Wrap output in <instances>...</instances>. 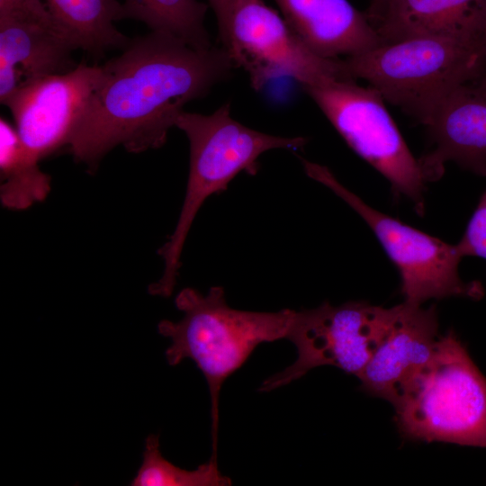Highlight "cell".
<instances>
[{"instance_id": "obj_1", "label": "cell", "mask_w": 486, "mask_h": 486, "mask_svg": "<svg viewBox=\"0 0 486 486\" xmlns=\"http://www.w3.org/2000/svg\"><path fill=\"white\" fill-rule=\"evenodd\" d=\"M102 67L67 145L89 172L119 145L130 153L161 148L185 104L204 97L235 66L223 47L196 49L151 31Z\"/></svg>"}, {"instance_id": "obj_2", "label": "cell", "mask_w": 486, "mask_h": 486, "mask_svg": "<svg viewBox=\"0 0 486 486\" xmlns=\"http://www.w3.org/2000/svg\"><path fill=\"white\" fill-rule=\"evenodd\" d=\"M184 313L178 321L161 320L158 331L171 340L166 349L174 366L192 359L204 375L211 394L212 454L216 460L219 398L225 380L240 368L264 342L286 338L295 310L274 312L241 310L230 307L220 286L207 294L194 288L181 290L175 300Z\"/></svg>"}, {"instance_id": "obj_3", "label": "cell", "mask_w": 486, "mask_h": 486, "mask_svg": "<svg viewBox=\"0 0 486 486\" xmlns=\"http://www.w3.org/2000/svg\"><path fill=\"white\" fill-rule=\"evenodd\" d=\"M175 127L184 131L189 141V176L176 226L158 250L164 261L163 274L148 286L150 294L162 297L174 292L182 251L203 202L211 195L225 191L240 172L255 175L263 153L277 148L296 149L307 142L302 137L275 136L247 127L232 118L229 103L211 114L183 111Z\"/></svg>"}, {"instance_id": "obj_4", "label": "cell", "mask_w": 486, "mask_h": 486, "mask_svg": "<svg viewBox=\"0 0 486 486\" xmlns=\"http://www.w3.org/2000/svg\"><path fill=\"white\" fill-rule=\"evenodd\" d=\"M343 59L352 79L368 82L384 101L424 125L456 86L486 76L484 42L448 37L382 43Z\"/></svg>"}, {"instance_id": "obj_5", "label": "cell", "mask_w": 486, "mask_h": 486, "mask_svg": "<svg viewBox=\"0 0 486 486\" xmlns=\"http://www.w3.org/2000/svg\"><path fill=\"white\" fill-rule=\"evenodd\" d=\"M393 407L407 439L486 447V377L452 330Z\"/></svg>"}, {"instance_id": "obj_6", "label": "cell", "mask_w": 486, "mask_h": 486, "mask_svg": "<svg viewBox=\"0 0 486 486\" xmlns=\"http://www.w3.org/2000/svg\"><path fill=\"white\" fill-rule=\"evenodd\" d=\"M346 144L389 182L396 195L411 200L423 214L426 179L374 88L354 80H336L303 88Z\"/></svg>"}, {"instance_id": "obj_7", "label": "cell", "mask_w": 486, "mask_h": 486, "mask_svg": "<svg viewBox=\"0 0 486 486\" xmlns=\"http://www.w3.org/2000/svg\"><path fill=\"white\" fill-rule=\"evenodd\" d=\"M307 176L329 188L368 224L399 270L405 302L422 305L430 299L484 294L478 281L461 279L458 266L464 257L457 244H448L384 214L344 186L326 166L302 159Z\"/></svg>"}, {"instance_id": "obj_8", "label": "cell", "mask_w": 486, "mask_h": 486, "mask_svg": "<svg viewBox=\"0 0 486 486\" xmlns=\"http://www.w3.org/2000/svg\"><path fill=\"white\" fill-rule=\"evenodd\" d=\"M393 314L366 302L334 306L328 302L295 310L286 339L294 344L297 358L287 368L266 379L259 392H270L302 378L313 368L331 365L361 374L382 340Z\"/></svg>"}, {"instance_id": "obj_9", "label": "cell", "mask_w": 486, "mask_h": 486, "mask_svg": "<svg viewBox=\"0 0 486 486\" xmlns=\"http://www.w3.org/2000/svg\"><path fill=\"white\" fill-rule=\"evenodd\" d=\"M235 67L248 75L258 91L270 80L289 76L302 88L336 80H354L343 58L317 55L285 19L262 0H235L226 43ZM356 81V80H354Z\"/></svg>"}, {"instance_id": "obj_10", "label": "cell", "mask_w": 486, "mask_h": 486, "mask_svg": "<svg viewBox=\"0 0 486 486\" xmlns=\"http://www.w3.org/2000/svg\"><path fill=\"white\" fill-rule=\"evenodd\" d=\"M102 76V66L81 62L67 73L26 81L11 94L4 105L35 159L68 145Z\"/></svg>"}, {"instance_id": "obj_11", "label": "cell", "mask_w": 486, "mask_h": 486, "mask_svg": "<svg viewBox=\"0 0 486 486\" xmlns=\"http://www.w3.org/2000/svg\"><path fill=\"white\" fill-rule=\"evenodd\" d=\"M440 337L434 305L423 308L404 302L393 306L382 340L357 376L361 389L394 406L431 360Z\"/></svg>"}, {"instance_id": "obj_12", "label": "cell", "mask_w": 486, "mask_h": 486, "mask_svg": "<svg viewBox=\"0 0 486 486\" xmlns=\"http://www.w3.org/2000/svg\"><path fill=\"white\" fill-rule=\"evenodd\" d=\"M425 126L433 143L418 158L427 182L439 179L449 161L486 176V76L452 90Z\"/></svg>"}, {"instance_id": "obj_13", "label": "cell", "mask_w": 486, "mask_h": 486, "mask_svg": "<svg viewBox=\"0 0 486 486\" xmlns=\"http://www.w3.org/2000/svg\"><path fill=\"white\" fill-rule=\"evenodd\" d=\"M274 1L291 28L322 58H348L382 44L366 14L348 0Z\"/></svg>"}, {"instance_id": "obj_14", "label": "cell", "mask_w": 486, "mask_h": 486, "mask_svg": "<svg viewBox=\"0 0 486 486\" xmlns=\"http://www.w3.org/2000/svg\"><path fill=\"white\" fill-rule=\"evenodd\" d=\"M75 49L52 26L0 18V102L24 82L74 69Z\"/></svg>"}, {"instance_id": "obj_15", "label": "cell", "mask_w": 486, "mask_h": 486, "mask_svg": "<svg viewBox=\"0 0 486 486\" xmlns=\"http://www.w3.org/2000/svg\"><path fill=\"white\" fill-rule=\"evenodd\" d=\"M373 25L382 43L420 36L484 42L486 0H389Z\"/></svg>"}, {"instance_id": "obj_16", "label": "cell", "mask_w": 486, "mask_h": 486, "mask_svg": "<svg viewBox=\"0 0 486 486\" xmlns=\"http://www.w3.org/2000/svg\"><path fill=\"white\" fill-rule=\"evenodd\" d=\"M57 31L75 50L98 58L111 50H123L131 39L114 22L125 19L118 0H43Z\"/></svg>"}, {"instance_id": "obj_17", "label": "cell", "mask_w": 486, "mask_h": 486, "mask_svg": "<svg viewBox=\"0 0 486 486\" xmlns=\"http://www.w3.org/2000/svg\"><path fill=\"white\" fill-rule=\"evenodd\" d=\"M125 19L171 34L196 49L212 47L204 21L208 5L198 0H124Z\"/></svg>"}, {"instance_id": "obj_18", "label": "cell", "mask_w": 486, "mask_h": 486, "mask_svg": "<svg viewBox=\"0 0 486 486\" xmlns=\"http://www.w3.org/2000/svg\"><path fill=\"white\" fill-rule=\"evenodd\" d=\"M130 485L227 486L231 480L220 472L216 460L210 459L192 471L173 464L160 452L158 435L151 434L146 438L142 464Z\"/></svg>"}, {"instance_id": "obj_19", "label": "cell", "mask_w": 486, "mask_h": 486, "mask_svg": "<svg viewBox=\"0 0 486 486\" xmlns=\"http://www.w3.org/2000/svg\"><path fill=\"white\" fill-rule=\"evenodd\" d=\"M0 201L10 210H26L44 201L50 192V176L29 153L0 162Z\"/></svg>"}, {"instance_id": "obj_20", "label": "cell", "mask_w": 486, "mask_h": 486, "mask_svg": "<svg viewBox=\"0 0 486 486\" xmlns=\"http://www.w3.org/2000/svg\"><path fill=\"white\" fill-rule=\"evenodd\" d=\"M457 246L464 257L478 256L486 259V190Z\"/></svg>"}, {"instance_id": "obj_21", "label": "cell", "mask_w": 486, "mask_h": 486, "mask_svg": "<svg viewBox=\"0 0 486 486\" xmlns=\"http://www.w3.org/2000/svg\"><path fill=\"white\" fill-rule=\"evenodd\" d=\"M0 18L35 21L55 28L43 0H0Z\"/></svg>"}, {"instance_id": "obj_22", "label": "cell", "mask_w": 486, "mask_h": 486, "mask_svg": "<svg viewBox=\"0 0 486 486\" xmlns=\"http://www.w3.org/2000/svg\"><path fill=\"white\" fill-rule=\"evenodd\" d=\"M234 1L235 0H208L217 19L219 36L222 46L227 40L230 19Z\"/></svg>"}, {"instance_id": "obj_23", "label": "cell", "mask_w": 486, "mask_h": 486, "mask_svg": "<svg viewBox=\"0 0 486 486\" xmlns=\"http://www.w3.org/2000/svg\"><path fill=\"white\" fill-rule=\"evenodd\" d=\"M389 0H371V4L366 14L372 24L379 18Z\"/></svg>"}, {"instance_id": "obj_24", "label": "cell", "mask_w": 486, "mask_h": 486, "mask_svg": "<svg viewBox=\"0 0 486 486\" xmlns=\"http://www.w3.org/2000/svg\"><path fill=\"white\" fill-rule=\"evenodd\" d=\"M484 46H485V53H486V32H485V35H484Z\"/></svg>"}]
</instances>
